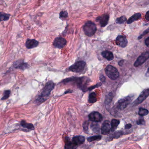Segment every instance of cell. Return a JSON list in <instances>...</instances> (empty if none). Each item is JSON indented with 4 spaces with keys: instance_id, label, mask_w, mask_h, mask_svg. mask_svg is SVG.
<instances>
[{
    "instance_id": "1",
    "label": "cell",
    "mask_w": 149,
    "mask_h": 149,
    "mask_svg": "<svg viewBox=\"0 0 149 149\" xmlns=\"http://www.w3.org/2000/svg\"><path fill=\"white\" fill-rule=\"evenodd\" d=\"M55 84L53 82L49 81L46 83L44 87L42 90L40 95L36 99V101L37 103H41L45 102L49 98L50 93L54 88Z\"/></svg>"
},
{
    "instance_id": "2",
    "label": "cell",
    "mask_w": 149,
    "mask_h": 149,
    "mask_svg": "<svg viewBox=\"0 0 149 149\" xmlns=\"http://www.w3.org/2000/svg\"><path fill=\"white\" fill-rule=\"evenodd\" d=\"M90 80L89 78L85 77L80 78H73L67 79L63 80V82H73L77 84L78 87H79L83 91L86 92L88 90L87 85L90 82Z\"/></svg>"
},
{
    "instance_id": "3",
    "label": "cell",
    "mask_w": 149,
    "mask_h": 149,
    "mask_svg": "<svg viewBox=\"0 0 149 149\" xmlns=\"http://www.w3.org/2000/svg\"><path fill=\"white\" fill-rule=\"evenodd\" d=\"M83 28L85 35L88 37L92 36L97 31L96 25L91 21H88L85 23Z\"/></svg>"
},
{
    "instance_id": "4",
    "label": "cell",
    "mask_w": 149,
    "mask_h": 149,
    "mask_svg": "<svg viewBox=\"0 0 149 149\" xmlns=\"http://www.w3.org/2000/svg\"><path fill=\"white\" fill-rule=\"evenodd\" d=\"M86 67V63L83 61H80L75 63L74 64L69 68L70 71L76 73H81L84 72Z\"/></svg>"
},
{
    "instance_id": "5",
    "label": "cell",
    "mask_w": 149,
    "mask_h": 149,
    "mask_svg": "<svg viewBox=\"0 0 149 149\" xmlns=\"http://www.w3.org/2000/svg\"><path fill=\"white\" fill-rule=\"evenodd\" d=\"M134 97L133 95H131L120 99L117 103V108L119 110H123L125 109L131 103Z\"/></svg>"
},
{
    "instance_id": "6",
    "label": "cell",
    "mask_w": 149,
    "mask_h": 149,
    "mask_svg": "<svg viewBox=\"0 0 149 149\" xmlns=\"http://www.w3.org/2000/svg\"><path fill=\"white\" fill-rule=\"evenodd\" d=\"M105 72L108 77L113 80H117L119 75L117 69L111 65L106 66L105 68Z\"/></svg>"
},
{
    "instance_id": "7",
    "label": "cell",
    "mask_w": 149,
    "mask_h": 149,
    "mask_svg": "<svg viewBox=\"0 0 149 149\" xmlns=\"http://www.w3.org/2000/svg\"><path fill=\"white\" fill-rule=\"evenodd\" d=\"M149 59V52H144L137 58L135 62L134 63V66L136 67H138L142 65Z\"/></svg>"
},
{
    "instance_id": "8",
    "label": "cell",
    "mask_w": 149,
    "mask_h": 149,
    "mask_svg": "<svg viewBox=\"0 0 149 149\" xmlns=\"http://www.w3.org/2000/svg\"><path fill=\"white\" fill-rule=\"evenodd\" d=\"M149 96V89H145L140 94L137 100L134 102V106H137L142 103Z\"/></svg>"
},
{
    "instance_id": "9",
    "label": "cell",
    "mask_w": 149,
    "mask_h": 149,
    "mask_svg": "<svg viewBox=\"0 0 149 149\" xmlns=\"http://www.w3.org/2000/svg\"><path fill=\"white\" fill-rule=\"evenodd\" d=\"M67 44V41L64 38L59 37L56 38L53 42V45L57 49H62Z\"/></svg>"
},
{
    "instance_id": "10",
    "label": "cell",
    "mask_w": 149,
    "mask_h": 149,
    "mask_svg": "<svg viewBox=\"0 0 149 149\" xmlns=\"http://www.w3.org/2000/svg\"><path fill=\"white\" fill-rule=\"evenodd\" d=\"M111 131V125L110 122L105 120L103 122L101 128V134L104 135H108Z\"/></svg>"
},
{
    "instance_id": "11",
    "label": "cell",
    "mask_w": 149,
    "mask_h": 149,
    "mask_svg": "<svg viewBox=\"0 0 149 149\" xmlns=\"http://www.w3.org/2000/svg\"><path fill=\"white\" fill-rule=\"evenodd\" d=\"M89 120L94 122H100L103 119L102 115L98 112L94 111L91 112L88 115Z\"/></svg>"
},
{
    "instance_id": "12",
    "label": "cell",
    "mask_w": 149,
    "mask_h": 149,
    "mask_svg": "<svg viewBox=\"0 0 149 149\" xmlns=\"http://www.w3.org/2000/svg\"><path fill=\"white\" fill-rule=\"evenodd\" d=\"M116 44L118 46L125 48L128 45V41L125 37L123 35H118L116 38Z\"/></svg>"
},
{
    "instance_id": "13",
    "label": "cell",
    "mask_w": 149,
    "mask_h": 149,
    "mask_svg": "<svg viewBox=\"0 0 149 149\" xmlns=\"http://www.w3.org/2000/svg\"><path fill=\"white\" fill-rule=\"evenodd\" d=\"M109 19V16L108 14H104L96 18V20L98 21L100 24L101 26L105 27L107 25Z\"/></svg>"
},
{
    "instance_id": "14",
    "label": "cell",
    "mask_w": 149,
    "mask_h": 149,
    "mask_svg": "<svg viewBox=\"0 0 149 149\" xmlns=\"http://www.w3.org/2000/svg\"><path fill=\"white\" fill-rule=\"evenodd\" d=\"M39 44V42L35 39H28L25 43V46L28 49L36 47Z\"/></svg>"
},
{
    "instance_id": "15",
    "label": "cell",
    "mask_w": 149,
    "mask_h": 149,
    "mask_svg": "<svg viewBox=\"0 0 149 149\" xmlns=\"http://www.w3.org/2000/svg\"><path fill=\"white\" fill-rule=\"evenodd\" d=\"M85 140V137L82 136H78L74 137L72 139L73 142L77 146L84 144Z\"/></svg>"
},
{
    "instance_id": "16",
    "label": "cell",
    "mask_w": 149,
    "mask_h": 149,
    "mask_svg": "<svg viewBox=\"0 0 149 149\" xmlns=\"http://www.w3.org/2000/svg\"><path fill=\"white\" fill-rule=\"evenodd\" d=\"M102 55L103 57L109 61H111L114 59V56L111 52L109 51H104L102 52Z\"/></svg>"
},
{
    "instance_id": "17",
    "label": "cell",
    "mask_w": 149,
    "mask_h": 149,
    "mask_svg": "<svg viewBox=\"0 0 149 149\" xmlns=\"http://www.w3.org/2000/svg\"><path fill=\"white\" fill-rule=\"evenodd\" d=\"M141 14L139 13H137L133 15L127 21V24H130L132 23L133 22L135 21H137L139 20L141 18Z\"/></svg>"
},
{
    "instance_id": "18",
    "label": "cell",
    "mask_w": 149,
    "mask_h": 149,
    "mask_svg": "<svg viewBox=\"0 0 149 149\" xmlns=\"http://www.w3.org/2000/svg\"><path fill=\"white\" fill-rule=\"evenodd\" d=\"M21 125L23 128H27L31 130H35V127L33 124L26 123L24 120H22L21 121Z\"/></svg>"
},
{
    "instance_id": "19",
    "label": "cell",
    "mask_w": 149,
    "mask_h": 149,
    "mask_svg": "<svg viewBox=\"0 0 149 149\" xmlns=\"http://www.w3.org/2000/svg\"><path fill=\"white\" fill-rule=\"evenodd\" d=\"M120 123L119 120L116 119H113L111 120V132H114L117 128V127Z\"/></svg>"
},
{
    "instance_id": "20",
    "label": "cell",
    "mask_w": 149,
    "mask_h": 149,
    "mask_svg": "<svg viewBox=\"0 0 149 149\" xmlns=\"http://www.w3.org/2000/svg\"><path fill=\"white\" fill-rule=\"evenodd\" d=\"M77 146L72 141L67 140L65 146V149H76Z\"/></svg>"
},
{
    "instance_id": "21",
    "label": "cell",
    "mask_w": 149,
    "mask_h": 149,
    "mask_svg": "<svg viewBox=\"0 0 149 149\" xmlns=\"http://www.w3.org/2000/svg\"><path fill=\"white\" fill-rule=\"evenodd\" d=\"M97 95L95 92H93L89 95L88 102L89 103H95L97 101Z\"/></svg>"
},
{
    "instance_id": "22",
    "label": "cell",
    "mask_w": 149,
    "mask_h": 149,
    "mask_svg": "<svg viewBox=\"0 0 149 149\" xmlns=\"http://www.w3.org/2000/svg\"><path fill=\"white\" fill-rule=\"evenodd\" d=\"M10 14H6L5 13H1V15H0V19L1 21H6L9 20L10 18Z\"/></svg>"
},
{
    "instance_id": "23",
    "label": "cell",
    "mask_w": 149,
    "mask_h": 149,
    "mask_svg": "<svg viewBox=\"0 0 149 149\" xmlns=\"http://www.w3.org/2000/svg\"><path fill=\"white\" fill-rule=\"evenodd\" d=\"M29 66L27 63L24 62H21L18 63V65L16 66V68H19L20 69L24 70L28 68Z\"/></svg>"
},
{
    "instance_id": "24",
    "label": "cell",
    "mask_w": 149,
    "mask_h": 149,
    "mask_svg": "<svg viewBox=\"0 0 149 149\" xmlns=\"http://www.w3.org/2000/svg\"><path fill=\"white\" fill-rule=\"evenodd\" d=\"M148 113H149V111L147 109H144L143 108H139V112H138V114L139 116H146L148 114Z\"/></svg>"
},
{
    "instance_id": "25",
    "label": "cell",
    "mask_w": 149,
    "mask_h": 149,
    "mask_svg": "<svg viewBox=\"0 0 149 149\" xmlns=\"http://www.w3.org/2000/svg\"><path fill=\"white\" fill-rule=\"evenodd\" d=\"M102 138V137L101 136H92V137H90L87 138V140H88V142H93L94 141L98 140H100Z\"/></svg>"
},
{
    "instance_id": "26",
    "label": "cell",
    "mask_w": 149,
    "mask_h": 149,
    "mask_svg": "<svg viewBox=\"0 0 149 149\" xmlns=\"http://www.w3.org/2000/svg\"><path fill=\"white\" fill-rule=\"evenodd\" d=\"M126 18L125 16H123L120 18H117L116 20V22L118 24H123L126 21Z\"/></svg>"
},
{
    "instance_id": "27",
    "label": "cell",
    "mask_w": 149,
    "mask_h": 149,
    "mask_svg": "<svg viewBox=\"0 0 149 149\" xmlns=\"http://www.w3.org/2000/svg\"><path fill=\"white\" fill-rule=\"evenodd\" d=\"M68 17V13L67 11H62L60 13L59 18L61 19H65Z\"/></svg>"
},
{
    "instance_id": "28",
    "label": "cell",
    "mask_w": 149,
    "mask_h": 149,
    "mask_svg": "<svg viewBox=\"0 0 149 149\" xmlns=\"http://www.w3.org/2000/svg\"><path fill=\"white\" fill-rule=\"evenodd\" d=\"M91 128L92 129V130L95 132H99L100 131V127L98 124H95V123H92L91 125Z\"/></svg>"
},
{
    "instance_id": "29",
    "label": "cell",
    "mask_w": 149,
    "mask_h": 149,
    "mask_svg": "<svg viewBox=\"0 0 149 149\" xmlns=\"http://www.w3.org/2000/svg\"><path fill=\"white\" fill-rule=\"evenodd\" d=\"M112 98H113V96L111 93H110L109 95H108L107 96V98L105 99V104H106V105H108L111 103Z\"/></svg>"
},
{
    "instance_id": "30",
    "label": "cell",
    "mask_w": 149,
    "mask_h": 149,
    "mask_svg": "<svg viewBox=\"0 0 149 149\" xmlns=\"http://www.w3.org/2000/svg\"><path fill=\"white\" fill-rule=\"evenodd\" d=\"M10 93H11V91L10 90L5 91L4 92V96H3V97L2 98V100L8 99L10 96Z\"/></svg>"
},
{
    "instance_id": "31",
    "label": "cell",
    "mask_w": 149,
    "mask_h": 149,
    "mask_svg": "<svg viewBox=\"0 0 149 149\" xmlns=\"http://www.w3.org/2000/svg\"><path fill=\"white\" fill-rule=\"evenodd\" d=\"M88 125H89V122L88 121H85L83 124V129L84 130L85 132H88Z\"/></svg>"
},
{
    "instance_id": "32",
    "label": "cell",
    "mask_w": 149,
    "mask_h": 149,
    "mask_svg": "<svg viewBox=\"0 0 149 149\" xmlns=\"http://www.w3.org/2000/svg\"><path fill=\"white\" fill-rule=\"evenodd\" d=\"M148 33H149V28H148L144 32H143L140 35H139L138 38V39H140L141 38H142L144 36H145V35H146V34Z\"/></svg>"
},
{
    "instance_id": "33",
    "label": "cell",
    "mask_w": 149,
    "mask_h": 149,
    "mask_svg": "<svg viewBox=\"0 0 149 149\" xmlns=\"http://www.w3.org/2000/svg\"><path fill=\"white\" fill-rule=\"evenodd\" d=\"M122 135V132L121 131H118L117 132H115L114 134H113V138H117L120 137V136Z\"/></svg>"
},
{
    "instance_id": "34",
    "label": "cell",
    "mask_w": 149,
    "mask_h": 149,
    "mask_svg": "<svg viewBox=\"0 0 149 149\" xmlns=\"http://www.w3.org/2000/svg\"><path fill=\"white\" fill-rule=\"evenodd\" d=\"M137 123L138 125H144L146 124L145 121L144 119H139V120H137Z\"/></svg>"
},
{
    "instance_id": "35",
    "label": "cell",
    "mask_w": 149,
    "mask_h": 149,
    "mask_svg": "<svg viewBox=\"0 0 149 149\" xmlns=\"http://www.w3.org/2000/svg\"><path fill=\"white\" fill-rule=\"evenodd\" d=\"M102 85V84L101 83H98V84H97V85H95V86H93V87H90V88H88V90H92V89H94L95 87H99V86H101Z\"/></svg>"
},
{
    "instance_id": "36",
    "label": "cell",
    "mask_w": 149,
    "mask_h": 149,
    "mask_svg": "<svg viewBox=\"0 0 149 149\" xmlns=\"http://www.w3.org/2000/svg\"><path fill=\"white\" fill-rule=\"evenodd\" d=\"M145 43L146 46L149 47V37L146 38V39L145 40Z\"/></svg>"
},
{
    "instance_id": "37",
    "label": "cell",
    "mask_w": 149,
    "mask_h": 149,
    "mask_svg": "<svg viewBox=\"0 0 149 149\" xmlns=\"http://www.w3.org/2000/svg\"><path fill=\"white\" fill-rule=\"evenodd\" d=\"M100 80L102 82H104L105 80V77L104 75H101L100 77Z\"/></svg>"
},
{
    "instance_id": "38",
    "label": "cell",
    "mask_w": 149,
    "mask_h": 149,
    "mask_svg": "<svg viewBox=\"0 0 149 149\" xmlns=\"http://www.w3.org/2000/svg\"><path fill=\"white\" fill-rule=\"evenodd\" d=\"M145 19L147 20V21H149V11H147L146 12V14L145 16Z\"/></svg>"
},
{
    "instance_id": "39",
    "label": "cell",
    "mask_w": 149,
    "mask_h": 149,
    "mask_svg": "<svg viewBox=\"0 0 149 149\" xmlns=\"http://www.w3.org/2000/svg\"><path fill=\"white\" fill-rule=\"evenodd\" d=\"M132 127V125L131 124H127L126 125H125V129H130Z\"/></svg>"
},
{
    "instance_id": "40",
    "label": "cell",
    "mask_w": 149,
    "mask_h": 149,
    "mask_svg": "<svg viewBox=\"0 0 149 149\" xmlns=\"http://www.w3.org/2000/svg\"><path fill=\"white\" fill-rule=\"evenodd\" d=\"M123 63H124V60H120V61H119V62H118V65L120 66H122L123 64Z\"/></svg>"
},
{
    "instance_id": "41",
    "label": "cell",
    "mask_w": 149,
    "mask_h": 149,
    "mask_svg": "<svg viewBox=\"0 0 149 149\" xmlns=\"http://www.w3.org/2000/svg\"><path fill=\"white\" fill-rule=\"evenodd\" d=\"M145 75L146 76L149 77V67L148 68L147 71L146 72V73L145 74Z\"/></svg>"
}]
</instances>
